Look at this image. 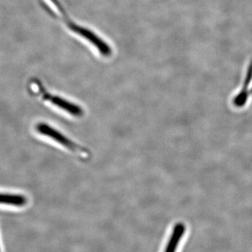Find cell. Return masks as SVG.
Masks as SVG:
<instances>
[{"label":"cell","mask_w":252,"mask_h":252,"mask_svg":"<svg viewBox=\"0 0 252 252\" xmlns=\"http://www.w3.org/2000/svg\"><path fill=\"white\" fill-rule=\"evenodd\" d=\"M64 19H65L66 23L68 24L69 29L72 30V31L82 36V37L85 38L86 40L89 41L93 45L97 48L101 54L104 55V56H109L111 54L112 51H111L110 47L100 38L94 34V33L91 32L90 30L78 26L75 23L67 20V18H64Z\"/></svg>","instance_id":"6da1fadb"},{"label":"cell","mask_w":252,"mask_h":252,"mask_svg":"<svg viewBox=\"0 0 252 252\" xmlns=\"http://www.w3.org/2000/svg\"><path fill=\"white\" fill-rule=\"evenodd\" d=\"M36 130L41 135L52 139V140L57 142L58 143L62 144L64 147H67L70 150L74 151V152H82L81 151H83V149L79 147V145L74 143V142L69 140L63 134L61 133L59 131L56 130L48 124H44V123L38 124L36 126Z\"/></svg>","instance_id":"7a4b0ae2"},{"label":"cell","mask_w":252,"mask_h":252,"mask_svg":"<svg viewBox=\"0 0 252 252\" xmlns=\"http://www.w3.org/2000/svg\"><path fill=\"white\" fill-rule=\"evenodd\" d=\"M43 97H44V99L49 100L51 103L57 106L60 109L65 111V112L69 113L71 115L74 116V117H81L84 114L83 109L77 104L69 102V101L59 97V96H53L52 94H45L43 95Z\"/></svg>","instance_id":"3957f363"},{"label":"cell","mask_w":252,"mask_h":252,"mask_svg":"<svg viewBox=\"0 0 252 252\" xmlns=\"http://www.w3.org/2000/svg\"><path fill=\"white\" fill-rule=\"evenodd\" d=\"M186 231V226L184 223H176L172 229L171 235L169 239L168 242L165 249L164 252H176L178 248L179 244L181 240L183 238L184 234Z\"/></svg>","instance_id":"277c9868"},{"label":"cell","mask_w":252,"mask_h":252,"mask_svg":"<svg viewBox=\"0 0 252 252\" xmlns=\"http://www.w3.org/2000/svg\"><path fill=\"white\" fill-rule=\"evenodd\" d=\"M27 203V198L21 194L2 193L1 195V203L2 205L22 207Z\"/></svg>","instance_id":"5b68a950"}]
</instances>
